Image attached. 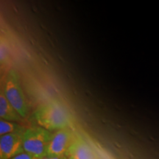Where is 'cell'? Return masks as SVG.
Listing matches in <instances>:
<instances>
[{
  "label": "cell",
  "instance_id": "obj_1",
  "mask_svg": "<svg viewBox=\"0 0 159 159\" xmlns=\"http://www.w3.org/2000/svg\"><path fill=\"white\" fill-rule=\"evenodd\" d=\"M33 119L39 127L49 131L71 128V114L57 100H50L40 105L33 113Z\"/></svg>",
  "mask_w": 159,
  "mask_h": 159
},
{
  "label": "cell",
  "instance_id": "obj_5",
  "mask_svg": "<svg viewBox=\"0 0 159 159\" xmlns=\"http://www.w3.org/2000/svg\"><path fill=\"white\" fill-rule=\"evenodd\" d=\"M24 130L0 137V159H11L24 152Z\"/></svg>",
  "mask_w": 159,
  "mask_h": 159
},
{
  "label": "cell",
  "instance_id": "obj_7",
  "mask_svg": "<svg viewBox=\"0 0 159 159\" xmlns=\"http://www.w3.org/2000/svg\"><path fill=\"white\" fill-rule=\"evenodd\" d=\"M0 118L10 122H19L21 117L8 102L4 94L2 89L0 92Z\"/></svg>",
  "mask_w": 159,
  "mask_h": 159
},
{
  "label": "cell",
  "instance_id": "obj_9",
  "mask_svg": "<svg viewBox=\"0 0 159 159\" xmlns=\"http://www.w3.org/2000/svg\"><path fill=\"white\" fill-rule=\"evenodd\" d=\"M33 159H63V158H55V157H49V156H43L41 158H33Z\"/></svg>",
  "mask_w": 159,
  "mask_h": 159
},
{
  "label": "cell",
  "instance_id": "obj_10",
  "mask_svg": "<svg viewBox=\"0 0 159 159\" xmlns=\"http://www.w3.org/2000/svg\"><path fill=\"white\" fill-rule=\"evenodd\" d=\"M63 159H65V158H64V157H63Z\"/></svg>",
  "mask_w": 159,
  "mask_h": 159
},
{
  "label": "cell",
  "instance_id": "obj_6",
  "mask_svg": "<svg viewBox=\"0 0 159 159\" xmlns=\"http://www.w3.org/2000/svg\"><path fill=\"white\" fill-rule=\"evenodd\" d=\"M65 159H96L94 151L80 135L75 134L66 152Z\"/></svg>",
  "mask_w": 159,
  "mask_h": 159
},
{
  "label": "cell",
  "instance_id": "obj_4",
  "mask_svg": "<svg viewBox=\"0 0 159 159\" xmlns=\"http://www.w3.org/2000/svg\"><path fill=\"white\" fill-rule=\"evenodd\" d=\"M75 134L71 128L57 130L54 134H52L47 147V156L55 158H63Z\"/></svg>",
  "mask_w": 159,
  "mask_h": 159
},
{
  "label": "cell",
  "instance_id": "obj_2",
  "mask_svg": "<svg viewBox=\"0 0 159 159\" xmlns=\"http://www.w3.org/2000/svg\"><path fill=\"white\" fill-rule=\"evenodd\" d=\"M3 93L8 102L15 108L21 118L29 113V104L20 83L19 74L15 69H10L6 75L3 85Z\"/></svg>",
  "mask_w": 159,
  "mask_h": 159
},
{
  "label": "cell",
  "instance_id": "obj_3",
  "mask_svg": "<svg viewBox=\"0 0 159 159\" xmlns=\"http://www.w3.org/2000/svg\"><path fill=\"white\" fill-rule=\"evenodd\" d=\"M52 134L41 127L27 128L22 134L23 150L33 158L47 156V150Z\"/></svg>",
  "mask_w": 159,
  "mask_h": 159
},
{
  "label": "cell",
  "instance_id": "obj_8",
  "mask_svg": "<svg viewBox=\"0 0 159 159\" xmlns=\"http://www.w3.org/2000/svg\"><path fill=\"white\" fill-rule=\"evenodd\" d=\"M22 130H24V129L16 122L0 119V136H1Z\"/></svg>",
  "mask_w": 159,
  "mask_h": 159
}]
</instances>
